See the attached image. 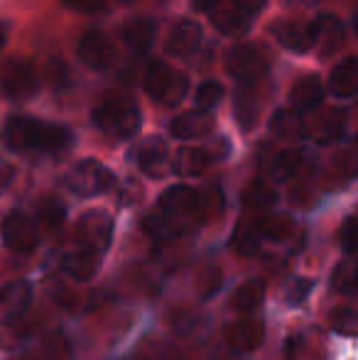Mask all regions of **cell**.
<instances>
[{"label": "cell", "instance_id": "21", "mask_svg": "<svg viewBox=\"0 0 358 360\" xmlns=\"http://www.w3.org/2000/svg\"><path fill=\"white\" fill-rule=\"evenodd\" d=\"M98 260H101V255H96V252L84 250V248H74V250H69L67 255L62 257V270L67 272L72 280L87 282L96 275V270H98Z\"/></svg>", "mask_w": 358, "mask_h": 360}, {"label": "cell", "instance_id": "27", "mask_svg": "<svg viewBox=\"0 0 358 360\" xmlns=\"http://www.w3.org/2000/svg\"><path fill=\"white\" fill-rule=\"evenodd\" d=\"M143 228L148 236H153L155 240H174L179 238L181 233L186 231V223L179 221V218L170 216V214H162V211H153L150 216H145L143 221Z\"/></svg>", "mask_w": 358, "mask_h": 360}, {"label": "cell", "instance_id": "26", "mask_svg": "<svg viewBox=\"0 0 358 360\" xmlns=\"http://www.w3.org/2000/svg\"><path fill=\"white\" fill-rule=\"evenodd\" d=\"M32 333V323L25 319V311L23 314H8V316L0 321V348H20L25 341L30 338Z\"/></svg>", "mask_w": 358, "mask_h": 360}, {"label": "cell", "instance_id": "44", "mask_svg": "<svg viewBox=\"0 0 358 360\" xmlns=\"http://www.w3.org/2000/svg\"><path fill=\"white\" fill-rule=\"evenodd\" d=\"M297 348H302V338L300 336H290V338H287V346H285V358L287 360H295Z\"/></svg>", "mask_w": 358, "mask_h": 360}, {"label": "cell", "instance_id": "5", "mask_svg": "<svg viewBox=\"0 0 358 360\" xmlns=\"http://www.w3.org/2000/svg\"><path fill=\"white\" fill-rule=\"evenodd\" d=\"M39 79L27 59H10L0 67V94L13 101H23L37 91Z\"/></svg>", "mask_w": 358, "mask_h": 360}, {"label": "cell", "instance_id": "23", "mask_svg": "<svg viewBox=\"0 0 358 360\" xmlns=\"http://www.w3.org/2000/svg\"><path fill=\"white\" fill-rule=\"evenodd\" d=\"M272 34L277 37V42L282 44L290 52H309L314 47V39H312V30L309 25H300V22H282L277 27H272Z\"/></svg>", "mask_w": 358, "mask_h": 360}, {"label": "cell", "instance_id": "20", "mask_svg": "<svg viewBox=\"0 0 358 360\" xmlns=\"http://www.w3.org/2000/svg\"><path fill=\"white\" fill-rule=\"evenodd\" d=\"M118 34L128 49H133V52H148L155 39V25L148 18H133L120 25Z\"/></svg>", "mask_w": 358, "mask_h": 360}, {"label": "cell", "instance_id": "31", "mask_svg": "<svg viewBox=\"0 0 358 360\" xmlns=\"http://www.w3.org/2000/svg\"><path fill=\"white\" fill-rule=\"evenodd\" d=\"M67 221V206L57 199V196H44L37 204V223L44 228V231L54 233L64 226Z\"/></svg>", "mask_w": 358, "mask_h": 360}, {"label": "cell", "instance_id": "4", "mask_svg": "<svg viewBox=\"0 0 358 360\" xmlns=\"http://www.w3.org/2000/svg\"><path fill=\"white\" fill-rule=\"evenodd\" d=\"M113 240V218L103 211H87L77 221L74 228V243L77 248L91 250L96 255H103Z\"/></svg>", "mask_w": 358, "mask_h": 360}, {"label": "cell", "instance_id": "43", "mask_svg": "<svg viewBox=\"0 0 358 360\" xmlns=\"http://www.w3.org/2000/svg\"><path fill=\"white\" fill-rule=\"evenodd\" d=\"M234 5H236V8L243 10V13H248L250 18H253L255 13H260V10H263L265 0H234Z\"/></svg>", "mask_w": 358, "mask_h": 360}, {"label": "cell", "instance_id": "36", "mask_svg": "<svg viewBox=\"0 0 358 360\" xmlns=\"http://www.w3.org/2000/svg\"><path fill=\"white\" fill-rule=\"evenodd\" d=\"M221 98H224V86H221L219 81H204L194 94V101L201 110L216 108V105L221 103Z\"/></svg>", "mask_w": 358, "mask_h": 360}, {"label": "cell", "instance_id": "13", "mask_svg": "<svg viewBox=\"0 0 358 360\" xmlns=\"http://www.w3.org/2000/svg\"><path fill=\"white\" fill-rule=\"evenodd\" d=\"M312 39L314 44H319L321 57H331L339 52V47L344 44V25L334 15H319L314 22L309 25Z\"/></svg>", "mask_w": 358, "mask_h": 360}, {"label": "cell", "instance_id": "32", "mask_svg": "<svg viewBox=\"0 0 358 360\" xmlns=\"http://www.w3.org/2000/svg\"><path fill=\"white\" fill-rule=\"evenodd\" d=\"M255 223H258V231L263 240L280 243L287 240L295 233V221L290 216H260L255 218Z\"/></svg>", "mask_w": 358, "mask_h": 360}, {"label": "cell", "instance_id": "12", "mask_svg": "<svg viewBox=\"0 0 358 360\" xmlns=\"http://www.w3.org/2000/svg\"><path fill=\"white\" fill-rule=\"evenodd\" d=\"M214 118H211L209 110H186V113L177 115V118L170 123V133L177 140H199L206 135L214 133Z\"/></svg>", "mask_w": 358, "mask_h": 360}, {"label": "cell", "instance_id": "33", "mask_svg": "<svg viewBox=\"0 0 358 360\" xmlns=\"http://www.w3.org/2000/svg\"><path fill=\"white\" fill-rule=\"evenodd\" d=\"M275 201H277L275 189H270L265 181H250L243 194V204L248 211H268L275 206Z\"/></svg>", "mask_w": 358, "mask_h": 360}, {"label": "cell", "instance_id": "6", "mask_svg": "<svg viewBox=\"0 0 358 360\" xmlns=\"http://www.w3.org/2000/svg\"><path fill=\"white\" fill-rule=\"evenodd\" d=\"M158 211L179 218V221H184V223L204 221V218H201V209H199V191L186 184L170 186L158 199Z\"/></svg>", "mask_w": 358, "mask_h": 360}, {"label": "cell", "instance_id": "30", "mask_svg": "<svg viewBox=\"0 0 358 360\" xmlns=\"http://www.w3.org/2000/svg\"><path fill=\"white\" fill-rule=\"evenodd\" d=\"M260 231H258V223L255 221H241L236 226V233H234V250L243 257H253L255 252L260 250Z\"/></svg>", "mask_w": 358, "mask_h": 360}, {"label": "cell", "instance_id": "48", "mask_svg": "<svg viewBox=\"0 0 358 360\" xmlns=\"http://www.w3.org/2000/svg\"><path fill=\"white\" fill-rule=\"evenodd\" d=\"M123 3H133V0H123Z\"/></svg>", "mask_w": 358, "mask_h": 360}, {"label": "cell", "instance_id": "19", "mask_svg": "<svg viewBox=\"0 0 358 360\" xmlns=\"http://www.w3.org/2000/svg\"><path fill=\"white\" fill-rule=\"evenodd\" d=\"M214 162V155L204 147H179L177 155L172 157V172L179 176H199L201 172L209 169Z\"/></svg>", "mask_w": 358, "mask_h": 360}, {"label": "cell", "instance_id": "46", "mask_svg": "<svg viewBox=\"0 0 358 360\" xmlns=\"http://www.w3.org/2000/svg\"><path fill=\"white\" fill-rule=\"evenodd\" d=\"M5 42H8V27H5V25H0V52H3Z\"/></svg>", "mask_w": 358, "mask_h": 360}, {"label": "cell", "instance_id": "14", "mask_svg": "<svg viewBox=\"0 0 358 360\" xmlns=\"http://www.w3.org/2000/svg\"><path fill=\"white\" fill-rule=\"evenodd\" d=\"M265 341V326L258 319H243V321L234 323L229 331V343L234 351L241 353H253L263 346Z\"/></svg>", "mask_w": 358, "mask_h": 360}, {"label": "cell", "instance_id": "1", "mask_svg": "<svg viewBox=\"0 0 358 360\" xmlns=\"http://www.w3.org/2000/svg\"><path fill=\"white\" fill-rule=\"evenodd\" d=\"M91 120L98 130L113 138H133L140 130V110L128 98H106L91 113Z\"/></svg>", "mask_w": 358, "mask_h": 360}, {"label": "cell", "instance_id": "35", "mask_svg": "<svg viewBox=\"0 0 358 360\" xmlns=\"http://www.w3.org/2000/svg\"><path fill=\"white\" fill-rule=\"evenodd\" d=\"M331 289L339 294H354L356 289V275H354V262L351 260H344L336 265L334 275H331Z\"/></svg>", "mask_w": 358, "mask_h": 360}, {"label": "cell", "instance_id": "8", "mask_svg": "<svg viewBox=\"0 0 358 360\" xmlns=\"http://www.w3.org/2000/svg\"><path fill=\"white\" fill-rule=\"evenodd\" d=\"M44 125L39 120L30 118V115H13L5 123L3 138L5 145L15 152H30V150H42V138H44Z\"/></svg>", "mask_w": 358, "mask_h": 360}, {"label": "cell", "instance_id": "22", "mask_svg": "<svg viewBox=\"0 0 358 360\" xmlns=\"http://www.w3.org/2000/svg\"><path fill=\"white\" fill-rule=\"evenodd\" d=\"M270 133L280 140H302L307 135V120L297 108H280L270 118Z\"/></svg>", "mask_w": 358, "mask_h": 360}, {"label": "cell", "instance_id": "34", "mask_svg": "<svg viewBox=\"0 0 358 360\" xmlns=\"http://www.w3.org/2000/svg\"><path fill=\"white\" fill-rule=\"evenodd\" d=\"M302 167V152L300 150H285L272 160L270 174L277 181H290Z\"/></svg>", "mask_w": 358, "mask_h": 360}, {"label": "cell", "instance_id": "45", "mask_svg": "<svg viewBox=\"0 0 358 360\" xmlns=\"http://www.w3.org/2000/svg\"><path fill=\"white\" fill-rule=\"evenodd\" d=\"M191 5H194V10H199V13H211L214 8H219L221 0H191Z\"/></svg>", "mask_w": 358, "mask_h": 360}, {"label": "cell", "instance_id": "47", "mask_svg": "<svg viewBox=\"0 0 358 360\" xmlns=\"http://www.w3.org/2000/svg\"><path fill=\"white\" fill-rule=\"evenodd\" d=\"M13 360H37V358H34L32 353H20V356H18V358H13Z\"/></svg>", "mask_w": 358, "mask_h": 360}, {"label": "cell", "instance_id": "28", "mask_svg": "<svg viewBox=\"0 0 358 360\" xmlns=\"http://www.w3.org/2000/svg\"><path fill=\"white\" fill-rule=\"evenodd\" d=\"M263 299H265V282L248 280L234 292V297H231V309L243 314V316H248V314L258 311Z\"/></svg>", "mask_w": 358, "mask_h": 360}, {"label": "cell", "instance_id": "41", "mask_svg": "<svg viewBox=\"0 0 358 360\" xmlns=\"http://www.w3.org/2000/svg\"><path fill=\"white\" fill-rule=\"evenodd\" d=\"M62 3L72 10H79V13H98V10H103L106 0H62Z\"/></svg>", "mask_w": 358, "mask_h": 360}, {"label": "cell", "instance_id": "7", "mask_svg": "<svg viewBox=\"0 0 358 360\" xmlns=\"http://www.w3.org/2000/svg\"><path fill=\"white\" fill-rule=\"evenodd\" d=\"M3 240L18 255H32L39 245L37 223L25 214H20V211H13L3 221Z\"/></svg>", "mask_w": 358, "mask_h": 360}, {"label": "cell", "instance_id": "11", "mask_svg": "<svg viewBox=\"0 0 358 360\" xmlns=\"http://www.w3.org/2000/svg\"><path fill=\"white\" fill-rule=\"evenodd\" d=\"M133 157H135V165H138V169L143 172V174L158 179V176L165 174L167 162H170L167 143H165L162 138H158V135H150V138H145L143 143L135 147Z\"/></svg>", "mask_w": 358, "mask_h": 360}, {"label": "cell", "instance_id": "15", "mask_svg": "<svg viewBox=\"0 0 358 360\" xmlns=\"http://www.w3.org/2000/svg\"><path fill=\"white\" fill-rule=\"evenodd\" d=\"M201 44V27L191 20H177L167 34V52L174 57H186Z\"/></svg>", "mask_w": 358, "mask_h": 360}, {"label": "cell", "instance_id": "25", "mask_svg": "<svg viewBox=\"0 0 358 360\" xmlns=\"http://www.w3.org/2000/svg\"><path fill=\"white\" fill-rule=\"evenodd\" d=\"M209 15H211L214 27L219 30L221 34H231V37H236V34H243L245 30L250 27V15L243 13L241 8H236V5H231V8L219 5V8H214Z\"/></svg>", "mask_w": 358, "mask_h": 360}, {"label": "cell", "instance_id": "39", "mask_svg": "<svg viewBox=\"0 0 358 360\" xmlns=\"http://www.w3.org/2000/svg\"><path fill=\"white\" fill-rule=\"evenodd\" d=\"M69 356H72V348H69L67 338L52 333L47 338V346H44V360H69Z\"/></svg>", "mask_w": 358, "mask_h": 360}, {"label": "cell", "instance_id": "38", "mask_svg": "<svg viewBox=\"0 0 358 360\" xmlns=\"http://www.w3.org/2000/svg\"><path fill=\"white\" fill-rule=\"evenodd\" d=\"M331 328L341 336H354L356 333V311L351 307H339L331 314Z\"/></svg>", "mask_w": 358, "mask_h": 360}, {"label": "cell", "instance_id": "16", "mask_svg": "<svg viewBox=\"0 0 358 360\" xmlns=\"http://www.w3.org/2000/svg\"><path fill=\"white\" fill-rule=\"evenodd\" d=\"M290 101H292V108L302 110H317L324 101V86H321L319 76L314 74H307L302 79L295 81L290 91Z\"/></svg>", "mask_w": 358, "mask_h": 360}, {"label": "cell", "instance_id": "37", "mask_svg": "<svg viewBox=\"0 0 358 360\" xmlns=\"http://www.w3.org/2000/svg\"><path fill=\"white\" fill-rule=\"evenodd\" d=\"M339 245L344 250L346 257H354L356 255V248H358V228H356V216H346L344 223L339 228Z\"/></svg>", "mask_w": 358, "mask_h": 360}, {"label": "cell", "instance_id": "17", "mask_svg": "<svg viewBox=\"0 0 358 360\" xmlns=\"http://www.w3.org/2000/svg\"><path fill=\"white\" fill-rule=\"evenodd\" d=\"M346 130V113L336 108H326L321 110V115H317L314 123L307 125V135H314L317 143H334L344 135Z\"/></svg>", "mask_w": 358, "mask_h": 360}, {"label": "cell", "instance_id": "9", "mask_svg": "<svg viewBox=\"0 0 358 360\" xmlns=\"http://www.w3.org/2000/svg\"><path fill=\"white\" fill-rule=\"evenodd\" d=\"M226 67H229L231 76L245 84V81H258L265 74V57L260 49L250 47V44H238L229 52L226 57Z\"/></svg>", "mask_w": 358, "mask_h": 360}, {"label": "cell", "instance_id": "24", "mask_svg": "<svg viewBox=\"0 0 358 360\" xmlns=\"http://www.w3.org/2000/svg\"><path fill=\"white\" fill-rule=\"evenodd\" d=\"M260 101L258 94H255V81H245L241 84L238 94H236V120L243 130H250L258 120L260 113Z\"/></svg>", "mask_w": 358, "mask_h": 360}, {"label": "cell", "instance_id": "42", "mask_svg": "<svg viewBox=\"0 0 358 360\" xmlns=\"http://www.w3.org/2000/svg\"><path fill=\"white\" fill-rule=\"evenodd\" d=\"M13 179H15V167L10 162L0 160V194L13 184Z\"/></svg>", "mask_w": 358, "mask_h": 360}, {"label": "cell", "instance_id": "3", "mask_svg": "<svg viewBox=\"0 0 358 360\" xmlns=\"http://www.w3.org/2000/svg\"><path fill=\"white\" fill-rule=\"evenodd\" d=\"M145 91L150 98H155L162 105H177L189 91V79L186 74L177 72L174 67L162 62L150 64L148 74H145Z\"/></svg>", "mask_w": 358, "mask_h": 360}, {"label": "cell", "instance_id": "18", "mask_svg": "<svg viewBox=\"0 0 358 360\" xmlns=\"http://www.w3.org/2000/svg\"><path fill=\"white\" fill-rule=\"evenodd\" d=\"M329 91L336 98H354L358 94V59L346 57L331 69L329 76Z\"/></svg>", "mask_w": 358, "mask_h": 360}, {"label": "cell", "instance_id": "29", "mask_svg": "<svg viewBox=\"0 0 358 360\" xmlns=\"http://www.w3.org/2000/svg\"><path fill=\"white\" fill-rule=\"evenodd\" d=\"M32 299V287L25 280H13L0 289V307H5L10 314H23L30 307Z\"/></svg>", "mask_w": 358, "mask_h": 360}, {"label": "cell", "instance_id": "40", "mask_svg": "<svg viewBox=\"0 0 358 360\" xmlns=\"http://www.w3.org/2000/svg\"><path fill=\"white\" fill-rule=\"evenodd\" d=\"M312 292V280H307V277H295V280L287 282V302L290 304H300L307 299V294Z\"/></svg>", "mask_w": 358, "mask_h": 360}, {"label": "cell", "instance_id": "10", "mask_svg": "<svg viewBox=\"0 0 358 360\" xmlns=\"http://www.w3.org/2000/svg\"><path fill=\"white\" fill-rule=\"evenodd\" d=\"M79 59H82L87 67L91 69H106L113 64L115 59V44L110 42L108 34L98 32V30H91L79 39Z\"/></svg>", "mask_w": 358, "mask_h": 360}, {"label": "cell", "instance_id": "2", "mask_svg": "<svg viewBox=\"0 0 358 360\" xmlns=\"http://www.w3.org/2000/svg\"><path fill=\"white\" fill-rule=\"evenodd\" d=\"M64 184L77 196H98L115 186V174L98 160H82L67 172Z\"/></svg>", "mask_w": 358, "mask_h": 360}]
</instances>
